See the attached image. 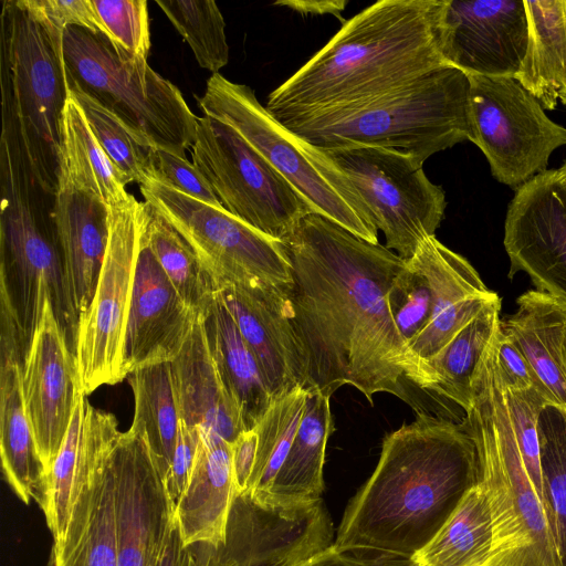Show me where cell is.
Instances as JSON below:
<instances>
[{
  "label": "cell",
  "instance_id": "23",
  "mask_svg": "<svg viewBox=\"0 0 566 566\" xmlns=\"http://www.w3.org/2000/svg\"><path fill=\"white\" fill-rule=\"evenodd\" d=\"M25 350L14 317L0 303V455L4 479L25 504L43 511L48 474L40 459L28 418L22 375Z\"/></svg>",
  "mask_w": 566,
  "mask_h": 566
},
{
  "label": "cell",
  "instance_id": "22",
  "mask_svg": "<svg viewBox=\"0 0 566 566\" xmlns=\"http://www.w3.org/2000/svg\"><path fill=\"white\" fill-rule=\"evenodd\" d=\"M408 261L426 277L432 296L431 318L408 343L411 370L433 356L486 305L499 298L481 280L471 263L436 237L424 240Z\"/></svg>",
  "mask_w": 566,
  "mask_h": 566
},
{
  "label": "cell",
  "instance_id": "38",
  "mask_svg": "<svg viewBox=\"0 0 566 566\" xmlns=\"http://www.w3.org/2000/svg\"><path fill=\"white\" fill-rule=\"evenodd\" d=\"M307 390L296 387L274 399L254 427L258 433L256 460L243 494L264 506L300 426Z\"/></svg>",
  "mask_w": 566,
  "mask_h": 566
},
{
  "label": "cell",
  "instance_id": "17",
  "mask_svg": "<svg viewBox=\"0 0 566 566\" xmlns=\"http://www.w3.org/2000/svg\"><path fill=\"white\" fill-rule=\"evenodd\" d=\"M509 277L528 275L538 291L566 302V179L545 170L522 185L504 223Z\"/></svg>",
  "mask_w": 566,
  "mask_h": 566
},
{
  "label": "cell",
  "instance_id": "42",
  "mask_svg": "<svg viewBox=\"0 0 566 566\" xmlns=\"http://www.w3.org/2000/svg\"><path fill=\"white\" fill-rule=\"evenodd\" d=\"M107 32V40L122 56L147 60L151 46L146 0H91Z\"/></svg>",
  "mask_w": 566,
  "mask_h": 566
},
{
  "label": "cell",
  "instance_id": "54",
  "mask_svg": "<svg viewBox=\"0 0 566 566\" xmlns=\"http://www.w3.org/2000/svg\"><path fill=\"white\" fill-rule=\"evenodd\" d=\"M562 104L566 105V99Z\"/></svg>",
  "mask_w": 566,
  "mask_h": 566
},
{
  "label": "cell",
  "instance_id": "19",
  "mask_svg": "<svg viewBox=\"0 0 566 566\" xmlns=\"http://www.w3.org/2000/svg\"><path fill=\"white\" fill-rule=\"evenodd\" d=\"M524 0H447L442 54L467 75L515 77L525 57Z\"/></svg>",
  "mask_w": 566,
  "mask_h": 566
},
{
  "label": "cell",
  "instance_id": "34",
  "mask_svg": "<svg viewBox=\"0 0 566 566\" xmlns=\"http://www.w3.org/2000/svg\"><path fill=\"white\" fill-rule=\"evenodd\" d=\"M60 185L91 192L107 208L123 206L132 198L127 181L98 144L69 92L61 122Z\"/></svg>",
  "mask_w": 566,
  "mask_h": 566
},
{
  "label": "cell",
  "instance_id": "9",
  "mask_svg": "<svg viewBox=\"0 0 566 566\" xmlns=\"http://www.w3.org/2000/svg\"><path fill=\"white\" fill-rule=\"evenodd\" d=\"M198 106L205 116L235 129L316 210L356 237L378 243V229L361 196L326 151L292 134L254 91L212 74Z\"/></svg>",
  "mask_w": 566,
  "mask_h": 566
},
{
  "label": "cell",
  "instance_id": "52",
  "mask_svg": "<svg viewBox=\"0 0 566 566\" xmlns=\"http://www.w3.org/2000/svg\"><path fill=\"white\" fill-rule=\"evenodd\" d=\"M562 361H563V368H564V374H565V378H566V326L564 329V336H563V343H562Z\"/></svg>",
  "mask_w": 566,
  "mask_h": 566
},
{
  "label": "cell",
  "instance_id": "31",
  "mask_svg": "<svg viewBox=\"0 0 566 566\" xmlns=\"http://www.w3.org/2000/svg\"><path fill=\"white\" fill-rule=\"evenodd\" d=\"M500 310L499 297L433 356L417 361L407 380L450 399L467 411L472 402L474 371L501 325Z\"/></svg>",
  "mask_w": 566,
  "mask_h": 566
},
{
  "label": "cell",
  "instance_id": "18",
  "mask_svg": "<svg viewBox=\"0 0 566 566\" xmlns=\"http://www.w3.org/2000/svg\"><path fill=\"white\" fill-rule=\"evenodd\" d=\"M22 388L33 438L49 478L83 394L75 354L51 302L46 303L25 356Z\"/></svg>",
  "mask_w": 566,
  "mask_h": 566
},
{
  "label": "cell",
  "instance_id": "16",
  "mask_svg": "<svg viewBox=\"0 0 566 566\" xmlns=\"http://www.w3.org/2000/svg\"><path fill=\"white\" fill-rule=\"evenodd\" d=\"M118 566H157L175 518L172 501L145 434L130 427L111 447Z\"/></svg>",
  "mask_w": 566,
  "mask_h": 566
},
{
  "label": "cell",
  "instance_id": "14",
  "mask_svg": "<svg viewBox=\"0 0 566 566\" xmlns=\"http://www.w3.org/2000/svg\"><path fill=\"white\" fill-rule=\"evenodd\" d=\"M468 77L471 142L486 157L493 177L517 190L547 170L553 151L566 145V128L516 78Z\"/></svg>",
  "mask_w": 566,
  "mask_h": 566
},
{
  "label": "cell",
  "instance_id": "10",
  "mask_svg": "<svg viewBox=\"0 0 566 566\" xmlns=\"http://www.w3.org/2000/svg\"><path fill=\"white\" fill-rule=\"evenodd\" d=\"M192 164L224 210L277 241L317 213L312 205L235 129L198 117Z\"/></svg>",
  "mask_w": 566,
  "mask_h": 566
},
{
  "label": "cell",
  "instance_id": "29",
  "mask_svg": "<svg viewBox=\"0 0 566 566\" xmlns=\"http://www.w3.org/2000/svg\"><path fill=\"white\" fill-rule=\"evenodd\" d=\"M117 421L78 397L67 433L48 478L43 510L53 542L64 538L76 499L91 478L104 442Z\"/></svg>",
  "mask_w": 566,
  "mask_h": 566
},
{
  "label": "cell",
  "instance_id": "49",
  "mask_svg": "<svg viewBox=\"0 0 566 566\" xmlns=\"http://www.w3.org/2000/svg\"><path fill=\"white\" fill-rule=\"evenodd\" d=\"M235 493L243 494L252 475L258 451L255 429L242 431L231 444Z\"/></svg>",
  "mask_w": 566,
  "mask_h": 566
},
{
  "label": "cell",
  "instance_id": "27",
  "mask_svg": "<svg viewBox=\"0 0 566 566\" xmlns=\"http://www.w3.org/2000/svg\"><path fill=\"white\" fill-rule=\"evenodd\" d=\"M235 494L231 443L200 433L189 484L175 503V517L185 546L224 542Z\"/></svg>",
  "mask_w": 566,
  "mask_h": 566
},
{
  "label": "cell",
  "instance_id": "35",
  "mask_svg": "<svg viewBox=\"0 0 566 566\" xmlns=\"http://www.w3.org/2000/svg\"><path fill=\"white\" fill-rule=\"evenodd\" d=\"M492 544L490 509L479 483L413 558L420 566H486Z\"/></svg>",
  "mask_w": 566,
  "mask_h": 566
},
{
  "label": "cell",
  "instance_id": "2",
  "mask_svg": "<svg viewBox=\"0 0 566 566\" xmlns=\"http://www.w3.org/2000/svg\"><path fill=\"white\" fill-rule=\"evenodd\" d=\"M480 483L462 423L418 412L388 433L375 471L348 503L334 544L413 557Z\"/></svg>",
  "mask_w": 566,
  "mask_h": 566
},
{
  "label": "cell",
  "instance_id": "7",
  "mask_svg": "<svg viewBox=\"0 0 566 566\" xmlns=\"http://www.w3.org/2000/svg\"><path fill=\"white\" fill-rule=\"evenodd\" d=\"M0 21L1 139L22 158L34 181L55 196L67 99L64 64L46 32L17 0L2 2Z\"/></svg>",
  "mask_w": 566,
  "mask_h": 566
},
{
  "label": "cell",
  "instance_id": "1",
  "mask_svg": "<svg viewBox=\"0 0 566 566\" xmlns=\"http://www.w3.org/2000/svg\"><path fill=\"white\" fill-rule=\"evenodd\" d=\"M291 263V322L305 366V388L331 396L349 385L373 403L388 392L408 403L407 344L388 292L406 260L319 213L283 241Z\"/></svg>",
  "mask_w": 566,
  "mask_h": 566
},
{
  "label": "cell",
  "instance_id": "41",
  "mask_svg": "<svg viewBox=\"0 0 566 566\" xmlns=\"http://www.w3.org/2000/svg\"><path fill=\"white\" fill-rule=\"evenodd\" d=\"M189 44L200 67L219 73L229 62L223 15L212 0H155Z\"/></svg>",
  "mask_w": 566,
  "mask_h": 566
},
{
  "label": "cell",
  "instance_id": "53",
  "mask_svg": "<svg viewBox=\"0 0 566 566\" xmlns=\"http://www.w3.org/2000/svg\"><path fill=\"white\" fill-rule=\"evenodd\" d=\"M560 174L566 179V161L563 164V166L559 168Z\"/></svg>",
  "mask_w": 566,
  "mask_h": 566
},
{
  "label": "cell",
  "instance_id": "26",
  "mask_svg": "<svg viewBox=\"0 0 566 566\" xmlns=\"http://www.w3.org/2000/svg\"><path fill=\"white\" fill-rule=\"evenodd\" d=\"M118 431V424L109 431L76 499L64 538L53 542L48 566H118L111 463V447Z\"/></svg>",
  "mask_w": 566,
  "mask_h": 566
},
{
  "label": "cell",
  "instance_id": "13",
  "mask_svg": "<svg viewBox=\"0 0 566 566\" xmlns=\"http://www.w3.org/2000/svg\"><path fill=\"white\" fill-rule=\"evenodd\" d=\"M326 153L361 196L387 249L408 260L436 237L446 193L426 176L423 163L409 153L374 146Z\"/></svg>",
  "mask_w": 566,
  "mask_h": 566
},
{
  "label": "cell",
  "instance_id": "3",
  "mask_svg": "<svg viewBox=\"0 0 566 566\" xmlns=\"http://www.w3.org/2000/svg\"><path fill=\"white\" fill-rule=\"evenodd\" d=\"M447 0H381L364 9L268 96L277 120L360 103L437 69Z\"/></svg>",
  "mask_w": 566,
  "mask_h": 566
},
{
  "label": "cell",
  "instance_id": "47",
  "mask_svg": "<svg viewBox=\"0 0 566 566\" xmlns=\"http://www.w3.org/2000/svg\"><path fill=\"white\" fill-rule=\"evenodd\" d=\"M200 433L180 420L177 440L169 470L165 478L166 488L176 503L186 491L198 454Z\"/></svg>",
  "mask_w": 566,
  "mask_h": 566
},
{
  "label": "cell",
  "instance_id": "11",
  "mask_svg": "<svg viewBox=\"0 0 566 566\" xmlns=\"http://www.w3.org/2000/svg\"><path fill=\"white\" fill-rule=\"evenodd\" d=\"M108 209V242L96 290L80 321L75 358L82 392L127 377L124 345L136 263L148 219V205L130 200Z\"/></svg>",
  "mask_w": 566,
  "mask_h": 566
},
{
  "label": "cell",
  "instance_id": "8",
  "mask_svg": "<svg viewBox=\"0 0 566 566\" xmlns=\"http://www.w3.org/2000/svg\"><path fill=\"white\" fill-rule=\"evenodd\" d=\"M67 90H78L116 115L143 143L186 158L198 117L180 90L147 60L119 56L109 41L78 27L63 36Z\"/></svg>",
  "mask_w": 566,
  "mask_h": 566
},
{
  "label": "cell",
  "instance_id": "37",
  "mask_svg": "<svg viewBox=\"0 0 566 566\" xmlns=\"http://www.w3.org/2000/svg\"><path fill=\"white\" fill-rule=\"evenodd\" d=\"M145 237L180 297L198 317H203L217 297L218 284L191 245L150 205Z\"/></svg>",
  "mask_w": 566,
  "mask_h": 566
},
{
  "label": "cell",
  "instance_id": "30",
  "mask_svg": "<svg viewBox=\"0 0 566 566\" xmlns=\"http://www.w3.org/2000/svg\"><path fill=\"white\" fill-rule=\"evenodd\" d=\"M306 390L300 426L272 484L265 507L295 506L321 500L325 449L334 430L331 396L316 388Z\"/></svg>",
  "mask_w": 566,
  "mask_h": 566
},
{
  "label": "cell",
  "instance_id": "15",
  "mask_svg": "<svg viewBox=\"0 0 566 566\" xmlns=\"http://www.w3.org/2000/svg\"><path fill=\"white\" fill-rule=\"evenodd\" d=\"M333 528L321 503L264 507L237 496L226 539L195 544L199 566H294L332 544Z\"/></svg>",
  "mask_w": 566,
  "mask_h": 566
},
{
  "label": "cell",
  "instance_id": "48",
  "mask_svg": "<svg viewBox=\"0 0 566 566\" xmlns=\"http://www.w3.org/2000/svg\"><path fill=\"white\" fill-rule=\"evenodd\" d=\"M494 356L504 387L516 391L535 388L534 375L527 360L501 325L494 336Z\"/></svg>",
  "mask_w": 566,
  "mask_h": 566
},
{
  "label": "cell",
  "instance_id": "33",
  "mask_svg": "<svg viewBox=\"0 0 566 566\" xmlns=\"http://www.w3.org/2000/svg\"><path fill=\"white\" fill-rule=\"evenodd\" d=\"M528 24L516 78L544 109L566 99V0H524Z\"/></svg>",
  "mask_w": 566,
  "mask_h": 566
},
{
  "label": "cell",
  "instance_id": "40",
  "mask_svg": "<svg viewBox=\"0 0 566 566\" xmlns=\"http://www.w3.org/2000/svg\"><path fill=\"white\" fill-rule=\"evenodd\" d=\"M81 106L90 128L127 184L139 186L155 181L154 147L143 143L113 113L87 94L67 90Z\"/></svg>",
  "mask_w": 566,
  "mask_h": 566
},
{
  "label": "cell",
  "instance_id": "46",
  "mask_svg": "<svg viewBox=\"0 0 566 566\" xmlns=\"http://www.w3.org/2000/svg\"><path fill=\"white\" fill-rule=\"evenodd\" d=\"M294 566H418L413 557L332 543Z\"/></svg>",
  "mask_w": 566,
  "mask_h": 566
},
{
  "label": "cell",
  "instance_id": "28",
  "mask_svg": "<svg viewBox=\"0 0 566 566\" xmlns=\"http://www.w3.org/2000/svg\"><path fill=\"white\" fill-rule=\"evenodd\" d=\"M516 304V312L501 321V327L527 360L535 389L548 405L566 413L562 361L566 302L549 293L530 290L517 297Z\"/></svg>",
  "mask_w": 566,
  "mask_h": 566
},
{
  "label": "cell",
  "instance_id": "45",
  "mask_svg": "<svg viewBox=\"0 0 566 566\" xmlns=\"http://www.w3.org/2000/svg\"><path fill=\"white\" fill-rule=\"evenodd\" d=\"M154 170L155 181L201 202L223 208L208 181L187 158L155 148Z\"/></svg>",
  "mask_w": 566,
  "mask_h": 566
},
{
  "label": "cell",
  "instance_id": "25",
  "mask_svg": "<svg viewBox=\"0 0 566 566\" xmlns=\"http://www.w3.org/2000/svg\"><path fill=\"white\" fill-rule=\"evenodd\" d=\"M170 365L180 420L200 433L220 437L232 444L245 428L219 376L202 317L197 318Z\"/></svg>",
  "mask_w": 566,
  "mask_h": 566
},
{
  "label": "cell",
  "instance_id": "51",
  "mask_svg": "<svg viewBox=\"0 0 566 566\" xmlns=\"http://www.w3.org/2000/svg\"><path fill=\"white\" fill-rule=\"evenodd\" d=\"M347 0H292L276 1L275 6H284L302 14H333L340 19V12L347 6Z\"/></svg>",
  "mask_w": 566,
  "mask_h": 566
},
{
  "label": "cell",
  "instance_id": "5",
  "mask_svg": "<svg viewBox=\"0 0 566 566\" xmlns=\"http://www.w3.org/2000/svg\"><path fill=\"white\" fill-rule=\"evenodd\" d=\"M473 440L493 544L486 566H558L544 507L526 472L499 377L493 340L472 379L461 422Z\"/></svg>",
  "mask_w": 566,
  "mask_h": 566
},
{
  "label": "cell",
  "instance_id": "50",
  "mask_svg": "<svg viewBox=\"0 0 566 566\" xmlns=\"http://www.w3.org/2000/svg\"><path fill=\"white\" fill-rule=\"evenodd\" d=\"M157 566H199L191 546H185L176 517L167 534Z\"/></svg>",
  "mask_w": 566,
  "mask_h": 566
},
{
  "label": "cell",
  "instance_id": "43",
  "mask_svg": "<svg viewBox=\"0 0 566 566\" xmlns=\"http://www.w3.org/2000/svg\"><path fill=\"white\" fill-rule=\"evenodd\" d=\"M388 305L395 325L407 345L430 322L432 296L429 284L408 260L391 284Z\"/></svg>",
  "mask_w": 566,
  "mask_h": 566
},
{
  "label": "cell",
  "instance_id": "44",
  "mask_svg": "<svg viewBox=\"0 0 566 566\" xmlns=\"http://www.w3.org/2000/svg\"><path fill=\"white\" fill-rule=\"evenodd\" d=\"M42 27L63 61V36L69 27H78L107 39L91 0H17Z\"/></svg>",
  "mask_w": 566,
  "mask_h": 566
},
{
  "label": "cell",
  "instance_id": "12",
  "mask_svg": "<svg viewBox=\"0 0 566 566\" xmlns=\"http://www.w3.org/2000/svg\"><path fill=\"white\" fill-rule=\"evenodd\" d=\"M145 202L191 245L218 287L260 283L289 293L291 263L284 244L217 208L158 181L139 186Z\"/></svg>",
  "mask_w": 566,
  "mask_h": 566
},
{
  "label": "cell",
  "instance_id": "36",
  "mask_svg": "<svg viewBox=\"0 0 566 566\" xmlns=\"http://www.w3.org/2000/svg\"><path fill=\"white\" fill-rule=\"evenodd\" d=\"M134 392L135 415L130 427L142 431L164 475L170 467L180 424L171 365L160 363L127 375Z\"/></svg>",
  "mask_w": 566,
  "mask_h": 566
},
{
  "label": "cell",
  "instance_id": "24",
  "mask_svg": "<svg viewBox=\"0 0 566 566\" xmlns=\"http://www.w3.org/2000/svg\"><path fill=\"white\" fill-rule=\"evenodd\" d=\"M53 220L70 300L77 322L90 310L108 242V209L93 193L60 185Z\"/></svg>",
  "mask_w": 566,
  "mask_h": 566
},
{
  "label": "cell",
  "instance_id": "6",
  "mask_svg": "<svg viewBox=\"0 0 566 566\" xmlns=\"http://www.w3.org/2000/svg\"><path fill=\"white\" fill-rule=\"evenodd\" d=\"M0 301L17 323L25 356L48 302L75 354L78 322L66 287L53 220L54 196L0 139Z\"/></svg>",
  "mask_w": 566,
  "mask_h": 566
},
{
  "label": "cell",
  "instance_id": "39",
  "mask_svg": "<svg viewBox=\"0 0 566 566\" xmlns=\"http://www.w3.org/2000/svg\"><path fill=\"white\" fill-rule=\"evenodd\" d=\"M542 505L558 566H566V413L547 405L538 418Z\"/></svg>",
  "mask_w": 566,
  "mask_h": 566
},
{
  "label": "cell",
  "instance_id": "32",
  "mask_svg": "<svg viewBox=\"0 0 566 566\" xmlns=\"http://www.w3.org/2000/svg\"><path fill=\"white\" fill-rule=\"evenodd\" d=\"M210 353L245 430L253 429L273 398L258 361L218 293L202 317Z\"/></svg>",
  "mask_w": 566,
  "mask_h": 566
},
{
  "label": "cell",
  "instance_id": "55",
  "mask_svg": "<svg viewBox=\"0 0 566 566\" xmlns=\"http://www.w3.org/2000/svg\"><path fill=\"white\" fill-rule=\"evenodd\" d=\"M418 566H420V565L418 564Z\"/></svg>",
  "mask_w": 566,
  "mask_h": 566
},
{
  "label": "cell",
  "instance_id": "21",
  "mask_svg": "<svg viewBox=\"0 0 566 566\" xmlns=\"http://www.w3.org/2000/svg\"><path fill=\"white\" fill-rule=\"evenodd\" d=\"M145 230L136 263L124 345L127 375L147 366L171 363L182 349L198 318L157 262L146 242Z\"/></svg>",
  "mask_w": 566,
  "mask_h": 566
},
{
  "label": "cell",
  "instance_id": "20",
  "mask_svg": "<svg viewBox=\"0 0 566 566\" xmlns=\"http://www.w3.org/2000/svg\"><path fill=\"white\" fill-rule=\"evenodd\" d=\"M218 295L254 355L273 400L296 387L305 388L289 293L260 283H223Z\"/></svg>",
  "mask_w": 566,
  "mask_h": 566
},
{
  "label": "cell",
  "instance_id": "4",
  "mask_svg": "<svg viewBox=\"0 0 566 566\" xmlns=\"http://www.w3.org/2000/svg\"><path fill=\"white\" fill-rule=\"evenodd\" d=\"M469 92L468 75L443 66L370 99L279 122L324 151L374 146L406 151L424 163L471 142Z\"/></svg>",
  "mask_w": 566,
  "mask_h": 566
}]
</instances>
